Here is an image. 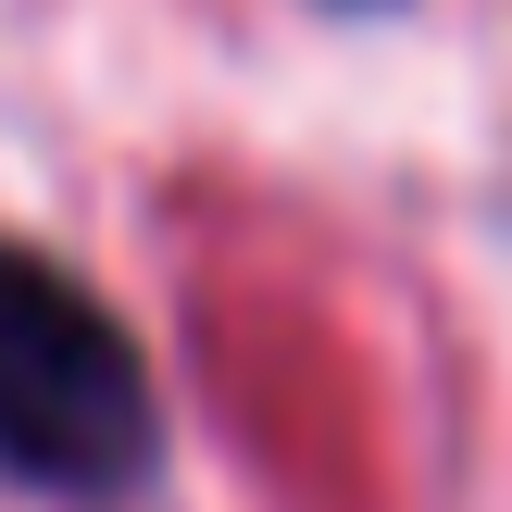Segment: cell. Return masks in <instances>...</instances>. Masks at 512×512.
I'll list each match as a JSON object with an SVG mask.
<instances>
[{"mask_svg":"<svg viewBox=\"0 0 512 512\" xmlns=\"http://www.w3.org/2000/svg\"><path fill=\"white\" fill-rule=\"evenodd\" d=\"M163 463V400L125 313L75 263L0 238V488L25 500H125Z\"/></svg>","mask_w":512,"mask_h":512,"instance_id":"1","label":"cell"}]
</instances>
